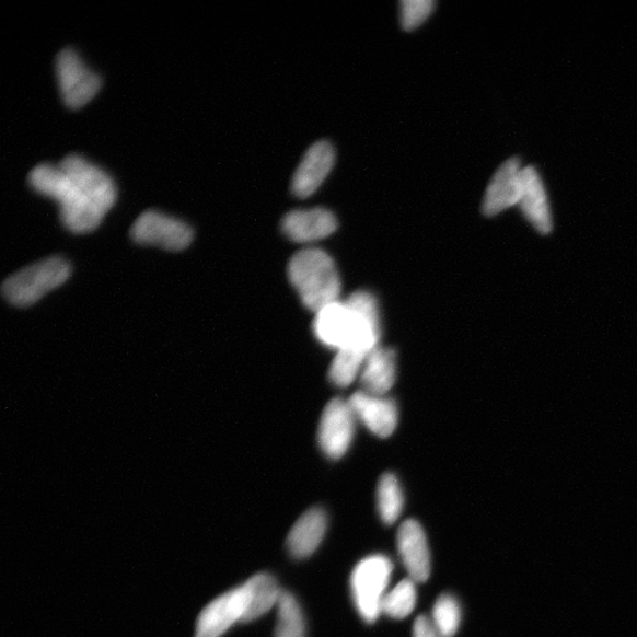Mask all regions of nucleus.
I'll list each match as a JSON object with an SVG mask.
<instances>
[{"mask_svg":"<svg viewBox=\"0 0 637 637\" xmlns=\"http://www.w3.org/2000/svg\"><path fill=\"white\" fill-rule=\"evenodd\" d=\"M28 185L59 205L60 222L73 234L97 230L117 200L113 177L78 154L68 155L57 165L35 166L28 174Z\"/></svg>","mask_w":637,"mask_h":637,"instance_id":"1","label":"nucleus"},{"mask_svg":"<svg viewBox=\"0 0 637 637\" xmlns=\"http://www.w3.org/2000/svg\"><path fill=\"white\" fill-rule=\"evenodd\" d=\"M313 332L336 354L350 351L368 357L381 343V312L369 291H357L315 313Z\"/></svg>","mask_w":637,"mask_h":637,"instance_id":"2","label":"nucleus"},{"mask_svg":"<svg viewBox=\"0 0 637 637\" xmlns=\"http://www.w3.org/2000/svg\"><path fill=\"white\" fill-rule=\"evenodd\" d=\"M287 276L303 305L314 313L340 300L341 279L337 264L322 248L305 247L293 254Z\"/></svg>","mask_w":637,"mask_h":637,"instance_id":"3","label":"nucleus"},{"mask_svg":"<svg viewBox=\"0 0 637 637\" xmlns=\"http://www.w3.org/2000/svg\"><path fill=\"white\" fill-rule=\"evenodd\" d=\"M71 264L63 256H50L47 259L26 266L13 273L2 286V293L11 305L28 308L65 285L71 277Z\"/></svg>","mask_w":637,"mask_h":637,"instance_id":"4","label":"nucleus"},{"mask_svg":"<svg viewBox=\"0 0 637 637\" xmlns=\"http://www.w3.org/2000/svg\"><path fill=\"white\" fill-rule=\"evenodd\" d=\"M393 565L384 555H372L360 560L351 576V591L356 609L367 624H374L382 614Z\"/></svg>","mask_w":637,"mask_h":637,"instance_id":"5","label":"nucleus"},{"mask_svg":"<svg viewBox=\"0 0 637 637\" xmlns=\"http://www.w3.org/2000/svg\"><path fill=\"white\" fill-rule=\"evenodd\" d=\"M59 94L70 109H81L102 88L100 74L91 70L78 51L67 48L56 57Z\"/></svg>","mask_w":637,"mask_h":637,"instance_id":"6","label":"nucleus"},{"mask_svg":"<svg viewBox=\"0 0 637 637\" xmlns=\"http://www.w3.org/2000/svg\"><path fill=\"white\" fill-rule=\"evenodd\" d=\"M130 236L138 245L181 252L190 246L194 231L187 222L166 216L162 211L150 209L135 220Z\"/></svg>","mask_w":637,"mask_h":637,"instance_id":"7","label":"nucleus"},{"mask_svg":"<svg viewBox=\"0 0 637 637\" xmlns=\"http://www.w3.org/2000/svg\"><path fill=\"white\" fill-rule=\"evenodd\" d=\"M251 597L247 583L240 584L209 602L197 617L194 637H222L233 626L245 624Z\"/></svg>","mask_w":637,"mask_h":637,"instance_id":"8","label":"nucleus"},{"mask_svg":"<svg viewBox=\"0 0 637 637\" xmlns=\"http://www.w3.org/2000/svg\"><path fill=\"white\" fill-rule=\"evenodd\" d=\"M357 421L348 399L336 398L326 405L319 422L317 444L327 459L340 460L350 450Z\"/></svg>","mask_w":637,"mask_h":637,"instance_id":"9","label":"nucleus"},{"mask_svg":"<svg viewBox=\"0 0 637 637\" xmlns=\"http://www.w3.org/2000/svg\"><path fill=\"white\" fill-rule=\"evenodd\" d=\"M336 148L329 141L313 143L302 157L292 177V194L298 199H309L321 188L335 169Z\"/></svg>","mask_w":637,"mask_h":637,"instance_id":"10","label":"nucleus"},{"mask_svg":"<svg viewBox=\"0 0 637 637\" xmlns=\"http://www.w3.org/2000/svg\"><path fill=\"white\" fill-rule=\"evenodd\" d=\"M339 229L338 219L325 207L293 209L281 220V231L296 244L310 245L335 234Z\"/></svg>","mask_w":637,"mask_h":637,"instance_id":"11","label":"nucleus"},{"mask_svg":"<svg viewBox=\"0 0 637 637\" xmlns=\"http://www.w3.org/2000/svg\"><path fill=\"white\" fill-rule=\"evenodd\" d=\"M522 172L519 158L509 159L499 166L484 195L482 211L485 217H496L520 205L523 188Z\"/></svg>","mask_w":637,"mask_h":637,"instance_id":"12","label":"nucleus"},{"mask_svg":"<svg viewBox=\"0 0 637 637\" xmlns=\"http://www.w3.org/2000/svg\"><path fill=\"white\" fill-rule=\"evenodd\" d=\"M355 416L363 427L377 437L387 438L398 427V406L387 396H377L366 391H357L348 398Z\"/></svg>","mask_w":637,"mask_h":637,"instance_id":"13","label":"nucleus"},{"mask_svg":"<svg viewBox=\"0 0 637 637\" xmlns=\"http://www.w3.org/2000/svg\"><path fill=\"white\" fill-rule=\"evenodd\" d=\"M397 547L409 579L416 583L427 582L431 574V555L427 535L417 521L407 520L401 525Z\"/></svg>","mask_w":637,"mask_h":637,"instance_id":"14","label":"nucleus"},{"mask_svg":"<svg viewBox=\"0 0 637 637\" xmlns=\"http://www.w3.org/2000/svg\"><path fill=\"white\" fill-rule=\"evenodd\" d=\"M522 197L520 208L536 231L547 235L553 230V217L547 190L534 166H525L522 172Z\"/></svg>","mask_w":637,"mask_h":637,"instance_id":"15","label":"nucleus"},{"mask_svg":"<svg viewBox=\"0 0 637 637\" xmlns=\"http://www.w3.org/2000/svg\"><path fill=\"white\" fill-rule=\"evenodd\" d=\"M327 530V514L312 508L301 516L287 536V549L292 557L308 558L322 544Z\"/></svg>","mask_w":637,"mask_h":637,"instance_id":"16","label":"nucleus"},{"mask_svg":"<svg viewBox=\"0 0 637 637\" xmlns=\"http://www.w3.org/2000/svg\"><path fill=\"white\" fill-rule=\"evenodd\" d=\"M362 391L387 396L397 381V356L392 348L379 345L368 356L360 373Z\"/></svg>","mask_w":637,"mask_h":637,"instance_id":"17","label":"nucleus"},{"mask_svg":"<svg viewBox=\"0 0 637 637\" xmlns=\"http://www.w3.org/2000/svg\"><path fill=\"white\" fill-rule=\"evenodd\" d=\"M246 583L251 603L245 624H250V622L266 615L273 606L278 604L282 590L275 576L268 572L256 574Z\"/></svg>","mask_w":637,"mask_h":637,"instance_id":"18","label":"nucleus"},{"mask_svg":"<svg viewBox=\"0 0 637 637\" xmlns=\"http://www.w3.org/2000/svg\"><path fill=\"white\" fill-rule=\"evenodd\" d=\"M379 516L386 525L396 523L404 508V495L396 475L384 474L377 489Z\"/></svg>","mask_w":637,"mask_h":637,"instance_id":"19","label":"nucleus"},{"mask_svg":"<svg viewBox=\"0 0 637 637\" xmlns=\"http://www.w3.org/2000/svg\"><path fill=\"white\" fill-rule=\"evenodd\" d=\"M278 606L275 637H306V621L297 599L282 590Z\"/></svg>","mask_w":637,"mask_h":637,"instance_id":"20","label":"nucleus"},{"mask_svg":"<svg viewBox=\"0 0 637 637\" xmlns=\"http://www.w3.org/2000/svg\"><path fill=\"white\" fill-rule=\"evenodd\" d=\"M416 603V582L407 579L399 582L391 591H387L382 605V614L392 618L403 619L413 614Z\"/></svg>","mask_w":637,"mask_h":637,"instance_id":"21","label":"nucleus"},{"mask_svg":"<svg viewBox=\"0 0 637 637\" xmlns=\"http://www.w3.org/2000/svg\"><path fill=\"white\" fill-rule=\"evenodd\" d=\"M461 621L462 612L456 598L445 594L436 601L432 622L439 633L444 637L456 635L461 626Z\"/></svg>","mask_w":637,"mask_h":637,"instance_id":"22","label":"nucleus"},{"mask_svg":"<svg viewBox=\"0 0 637 637\" xmlns=\"http://www.w3.org/2000/svg\"><path fill=\"white\" fill-rule=\"evenodd\" d=\"M401 24L406 32H413L427 22L436 9L433 0H403Z\"/></svg>","mask_w":637,"mask_h":637,"instance_id":"23","label":"nucleus"},{"mask_svg":"<svg viewBox=\"0 0 637 637\" xmlns=\"http://www.w3.org/2000/svg\"><path fill=\"white\" fill-rule=\"evenodd\" d=\"M414 637H444L428 616H419L414 625Z\"/></svg>","mask_w":637,"mask_h":637,"instance_id":"24","label":"nucleus"}]
</instances>
